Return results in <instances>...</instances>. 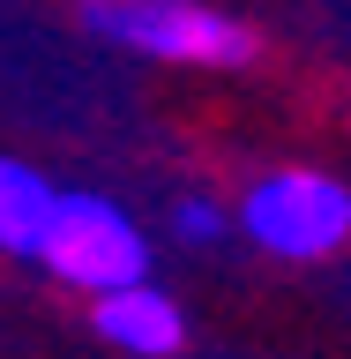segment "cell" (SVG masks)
Returning <instances> with one entry per match:
<instances>
[{"mask_svg": "<svg viewBox=\"0 0 351 359\" xmlns=\"http://www.w3.org/2000/svg\"><path fill=\"white\" fill-rule=\"evenodd\" d=\"M179 240H195V247H217L224 240V232H232V217H224V210H217V202H202V195H187V202H179Z\"/></svg>", "mask_w": 351, "mask_h": 359, "instance_id": "cell-6", "label": "cell"}, {"mask_svg": "<svg viewBox=\"0 0 351 359\" xmlns=\"http://www.w3.org/2000/svg\"><path fill=\"white\" fill-rule=\"evenodd\" d=\"M240 232L277 262H322V255H336L351 240V187L329 172H307V165L269 172L247 187Z\"/></svg>", "mask_w": 351, "mask_h": 359, "instance_id": "cell-2", "label": "cell"}, {"mask_svg": "<svg viewBox=\"0 0 351 359\" xmlns=\"http://www.w3.org/2000/svg\"><path fill=\"white\" fill-rule=\"evenodd\" d=\"M30 262H45L60 285H75V292L97 299V292H112V285L150 277V240L135 232V217L120 210V202H105V195H60Z\"/></svg>", "mask_w": 351, "mask_h": 359, "instance_id": "cell-3", "label": "cell"}, {"mask_svg": "<svg viewBox=\"0 0 351 359\" xmlns=\"http://www.w3.org/2000/svg\"><path fill=\"white\" fill-rule=\"evenodd\" d=\"M97 337L120 344L135 359H165L187 344V314H179L172 292H157L150 277H135V285H112L97 292Z\"/></svg>", "mask_w": 351, "mask_h": 359, "instance_id": "cell-4", "label": "cell"}, {"mask_svg": "<svg viewBox=\"0 0 351 359\" xmlns=\"http://www.w3.org/2000/svg\"><path fill=\"white\" fill-rule=\"evenodd\" d=\"M83 30L150 53V60H187V67H247L254 30L209 0H83Z\"/></svg>", "mask_w": 351, "mask_h": 359, "instance_id": "cell-1", "label": "cell"}, {"mask_svg": "<svg viewBox=\"0 0 351 359\" xmlns=\"http://www.w3.org/2000/svg\"><path fill=\"white\" fill-rule=\"evenodd\" d=\"M53 202H60V187L38 165L0 157V255H38L45 224H53Z\"/></svg>", "mask_w": 351, "mask_h": 359, "instance_id": "cell-5", "label": "cell"}]
</instances>
